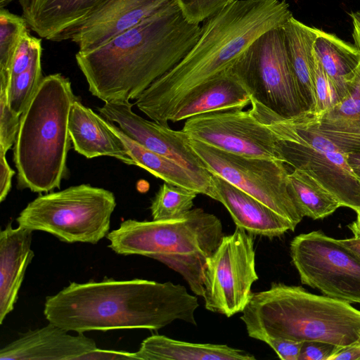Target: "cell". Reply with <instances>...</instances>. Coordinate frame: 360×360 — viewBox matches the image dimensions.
<instances>
[{
  "instance_id": "obj_39",
  "label": "cell",
  "mask_w": 360,
  "mask_h": 360,
  "mask_svg": "<svg viewBox=\"0 0 360 360\" xmlns=\"http://www.w3.org/2000/svg\"><path fill=\"white\" fill-rule=\"evenodd\" d=\"M329 360H360V340L352 345L339 347Z\"/></svg>"
},
{
  "instance_id": "obj_34",
  "label": "cell",
  "mask_w": 360,
  "mask_h": 360,
  "mask_svg": "<svg viewBox=\"0 0 360 360\" xmlns=\"http://www.w3.org/2000/svg\"><path fill=\"white\" fill-rule=\"evenodd\" d=\"M7 92L0 89V150L5 153L15 144L20 124V116L8 105Z\"/></svg>"
},
{
  "instance_id": "obj_33",
  "label": "cell",
  "mask_w": 360,
  "mask_h": 360,
  "mask_svg": "<svg viewBox=\"0 0 360 360\" xmlns=\"http://www.w3.org/2000/svg\"><path fill=\"white\" fill-rule=\"evenodd\" d=\"M321 117L330 120H360V65L349 84L347 96Z\"/></svg>"
},
{
  "instance_id": "obj_20",
  "label": "cell",
  "mask_w": 360,
  "mask_h": 360,
  "mask_svg": "<svg viewBox=\"0 0 360 360\" xmlns=\"http://www.w3.org/2000/svg\"><path fill=\"white\" fill-rule=\"evenodd\" d=\"M69 131L75 150L87 158L110 156L135 165L121 139L105 123L104 118L76 100L69 115Z\"/></svg>"
},
{
  "instance_id": "obj_13",
  "label": "cell",
  "mask_w": 360,
  "mask_h": 360,
  "mask_svg": "<svg viewBox=\"0 0 360 360\" xmlns=\"http://www.w3.org/2000/svg\"><path fill=\"white\" fill-rule=\"evenodd\" d=\"M182 130L190 139L225 152L279 160L271 132L250 109L195 115L186 120Z\"/></svg>"
},
{
  "instance_id": "obj_42",
  "label": "cell",
  "mask_w": 360,
  "mask_h": 360,
  "mask_svg": "<svg viewBox=\"0 0 360 360\" xmlns=\"http://www.w3.org/2000/svg\"><path fill=\"white\" fill-rule=\"evenodd\" d=\"M338 241L360 259V238L353 237L349 239L338 240Z\"/></svg>"
},
{
  "instance_id": "obj_22",
  "label": "cell",
  "mask_w": 360,
  "mask_h": 360,
  "mask_svg": "<svg viewBox=\"0 0 360 360\" xmlns=\"http://www.w3.org/2000/svg\"><path fill=\"white\" fill-rule=\"evenodd\" d=\"M106 125L122 141L134 160L140 167L165 182L195 191L216 200L212 180L205 179L174 161L151 151L126 135L118 126L104 118Z\"/></svg>"
},
{
  "instance_id": "obj_28",
  "label": "cell",
  "mask_w": 360,
  "mask_h": 360,
  "mask_svg": "<svg viewBox=\"0 0 360 360\" xmlns=\"http://www.w3.org/2000/svg\"><path fill=\"white\" fill-rule=\"evenodd\" d=\"M198 194L195 191L165 182L151 201L153 220L170 219L186 214L193 209Z\"/></svg>"
},
{
  "instance_id": "obj_41",
  "label": "cell",
  "mask_w": 360,
  "mask_h": 360,
  "mask_svg": "<svg viewBox=\"0 0 360 360\" xmlns=\"http://www.w3.org/2000/svg\"><path fill=\"white\" fill-rule=\"evenodd\" d=\"M349 15L352 20V37L354 40L355 46L360 51V11H352Z\"/></svg>"
},
{
  "instance_id": "obj_40",
  "label": "cell",
  "mask_w": 360,
  "mask_h": 360,
  "mask_svg": "<svg viewBox=\"0 0 360 360\" xmlns=\"http://www.w3.org/2000/svg\"><path fill=\"white\" fill-rule=\"evenodd\" d=\"M346 153L347 162L360 181V151L348 152Z\"/></svg>"
},
{
  "instance_id": "obj_10",
  "label": "cell",
  "mask_w": 360,
  "mask_h": 360,
  "mask_svg": "<svg viewBox=\"0 0 360 360\" xmlns=\"http://www.w3.org/2000/svg\"><path fill=\"white\" fill-rule=\"evenodd\" d=\"M189 143L210 174L262 202L295 229L302 221L304 217L289 192L284 162L225 152L190 138Z\"/></svg>"
},
{
  "instance_id": "obj_35",
  "label": "cell",
  "mask_w": 360,
  "mask_h": 360,
  "mask_svg": "<svg viewBox=\"0 0 360 360\" xmlns=\"http://www.w3.org/2000/svg\"><path fill=\"white\" fill-rule=\"evenodd\" d=\"M339 347L324 342H303L299 360H329Z\"/></svg>"
},
{
  "instance_id": "obj_7",
  "label": "cell",
  "mask_w": 360,
  "mask_h": 360,
  "mask_svg": "<svg viewBox=\"0 0 360 360\" xmlns=\"http://www.w3.org/2000/svg\"><path fill=\"white\" fill-rule=\"evenodd\" d=\"M250 110L271 132L280 160L311 175L340 202L360 211V181L347 153L317 129L308 112L284 117L251 98Z\"/></svg>"
},
{
  "instance_id": "obj_8",
  "label": "cell",
  "mask_w": 360,
  "mask_h": 360,
  "mask_svg": "<svg viewBox=\"0 0 360 360\" xmlns=\"http://www.w3.org/2000/svg\"><path fill=\"white\" fill-rule=\"evenodd\" d=\"M116 207L111 191L89 184L40 195L20 212L19 226L49 233L62 242L96 244L107 236Z\"/></svg>"
},
{
  "instance_id": "obj_5",
  "label": "cell",
  "mask_w": 360,
  "mask_h": 360,
  "mask_svg": "<svg viewBox=\"0 0 360 360\" xmlns=\"http://www.w3.org/2000/svg\"><path fill=\"white\" fill-rule=\"evenodd\" d=\"M77 99L68 78L59 73L43 78L20 116L14 144L18 188L47 193L60 188L67 178L72 143L69 115Z\"/></svg>"
},
{
  "instance_id": "obj_37",
  "label": "cell",
  "mask_w": 360,
  "mask_h": 360,
  "mask_svg": "<svg viewBox=\"0 0 360 360\" xmlns=\"http://www.w3.org/2000/svg\"><path fill=\"white\" fill-rule=\"evenodd\" d=\"M138 359L136 352H129L125 351H116L96 348L82 356V360H118Z\"/></svg>"
},
{
  "instance_id": "obj_18",
  "label": "cell",
  "mask_w": 360,
  "mask_h": 360,
  "mask_svg": "<svg viewBox=\"0 0 360 360\" xmlns=\"http://www.w3.org/2000/svg\"><path fill=\"white\" fill-rule=\"evenodd\" d=\"M212 181L216 200L226 208L236 227L270 238L295 230L289 221L221 177L212 174Z\"/></svg>"
},
{
  "instance_id": "obj_27",
  "label": "cell",
  "mask_w": 360,
  "mask_h": 360,
  "mask_svg": "<svg viewBox=\"0 0 360 360\" xmlns=\"http://www.w3.org/2000/svg\"><path fill=\"white\" fill-rule=\"evenodd\" d=\"M22 16L0 10V89L8 90L13 58L23 34L28 30Z\"/></svg>"
},
{
  "instance_id": "obj_38",
  "label": "cell",
  "mask_w": 360,
  "mask_h": 360,
  "mask_svg": "<svg viewBox=\"0 0 360 360\" xmlns=\"http://www.w3.org/2000/svg\"><path fill=\"white\" fill-rule=\"evenodd\" d=\"M6 153L0 150V202H3L7 197L11 188V181L15 171L8 165Z\"/></svg>"
},
{
  "instance_id": "obj_17",
  "label": "cell",
  "mask_w": 360,
  "mask_h": 360,
  "mask_svg": "<svg viewBox=\"0 0 360 360\" xmlns=\"http://www.w3.org/2000/svg\"><path fill=\"white\" fill-rule=\"evenodd\" d=\"M108 0H19L22 17L39 37L66 40Z\"/></svg>"
},
{
  "instance_id": "obj_29",
  "label": "cell",
  "mask_w": 360,
  "mask_h": 360,
  "mask_svg": "<svg viewBox=\"0 0 360 360\" xmlns=\"http://www.w3.org/2000/svg\"><path fill=\"white\" fill-rule=\"evenodd\" d=\"M41 58V53H39L25 71L11 77L7 92L8 103L19 116L29 105L44 78Z\"/></svg>"
},
{
  "instance_id": "obj_11",
  "label": "cell",
  "mask_w": 360,
  "mask_h": 360,
  "mask_svg": "<svg viewBox=\"0 0 360 360\" xmlns=\"http://www.w3.org/2000/svg\"><path fill=\"white\" fill-rule=\"evenodd\" d=\"M292 262L301 282L324 295L360 304V259L338 240L314 231L295 236Z\"/></svg>"
},
{
  "instance_id": "obj_3",
  "label": "cell",
  "mask_w": 360,
  "mask_h": 360,
  "mask_svg": "<svg viewBox=\"0 0 360 360\" xmlns=\"http://www.w3.org/2000/svg\"><path fill=\"white\" fill-rule=\"evenodd\" d=\"M198 298L180 284L134 278L71 282L46 297L49 323L77 333L117 329L158 330L176 320L196 325Z\"/></svg>"
},
{
  "instance_id": "obj_16",
  "label": "cell",
  "mask_w": 360,
  "mask_h": 360,
  "mask_svg": "<svg viewBox=\"0 0 360 360\" xmlns=\"http://www.w3.org/2000/svg\"><path fill=\"white\" fill-rule=\"evenodd\" d=\"M97 348L91 338L73 335L60 326L49 323L46 326L23 333L2 347L1 360H82L86 353Z\"/></svg>"
},
{
  "instance_id": "obj_19",
  "label": "cell",
  "mask_w": 360,
  "mask_h": 360,
  "mask_svg": "<svg viewBox=\"0 0 360 360\" xmlns=\"http://www.w3.org/2000/svg\"><path fill=\"white\" fill-rule=\"evenodd\" d=\"M32 231L13 228L10 222L0 232V323L13 310L19 290L34 253Z\"/></svg>"
},
{
  "instance_id": "obj_9",
  "label": "cell",
  "mask_w": 360,
  "mask_h": 360,
  "mask_svg": "<svg viewBox=\"0 0 360 360\" xmlns=\"http://www.w3.org/2000/svg\"><path fill=\"white\" fill-rule=\"evenodd\" d=\"M251 98L284 117L304 112L282 27L257 38L231 66Z\"/></svg>"
},
{
  "instance_id": "obj_44",
  "label": "cell",
  "mask_w": 360,
  "mask_h": 360,
  "mask_svg": "<svg viewBox=\"0 0 360 360\" xmlns=\"http://www.w3.org/2000/svg\"><path fill=\"white\" fill-rule=\"evenodd\" d=\"M12 0H0V6L4 8L5 6L8 4Z\"/></svg>"
},
{
  "instance_id": "obj_23",
  "label": "cell",
  "mask_w": 360,
  "mask_h": 360,
  "mask_svg": "<svg viewBox=\"0 0 360 360\" xmlns=\"http://www.w3.org/2000/svg\"><path fill=\"white\" fill-rule=\"evenodd\" d=\"M139 360H255L241 349L226 345L191 343L162 335L143 340L136 352Z\"/></svg>"
},
{
  "instance_id": "obj_43",
  "label": "cell",
  "mask_w": 360,
  "mask_h": 360,
  "mask_svg": "<svg viewBox=\"0 0 360 360\" xmlns=\"http://www.w3.org/2000/svg\"><path fill=\"white\" fill-rule=\"evenodd\" d=\"M356 214V220L349 224L347 227L353 233L354 238H360V211Z\"/></svg>"
},
{
  "instance_id": "obj_36",
  "label": "cell",
  "mask_w": 360,
  "mask_h": 360,
  "mask_svg": "<svg viewBox=\"0 0 360 360\" xmlns=\"http://www.w3.org/2000/svg\"><path fill=\"white\" fill-rule=\"evenodd\" d=\"M283 360H299L302 342L281 338H266L264 341Z\"/></svg>"
},
{
  "instance_id": "obj_15",
  "label": "cell",
  "mask_w": 360,
  "mask_h": 360,
  "mask_svg": "<svg viewBox=\"0 0 360 360\" xmlns=\"http://www.w3.org/2000/svg\"><path fill=\"white\" fill-rule=\"evenodd\" d=\"M172 0H108L72 31L66 40L75 42L80 52L105 44L136 25Z\"/></svg>"
},
{
  "instance_id": "obj_6",
  "label": "cell",
  "mask_w": 360,
  "mask_h": 360,
  "mask_svg": "<svg viewBox=\"0 0 360 360\" xmlns=\"http://www.w3.org/2000/svg\"><path fill=\"white\" fill-rule=\"evenodd\" d=\"M224 236L217 216L194 208L170 219L125 220L106 238L115 253L156 259L178 272L191 291L202 297L207 260Z\"/></svg>"
},
{
  "instance_id": "obj_25",
  "label": "cell",
  "mask_w": 360,
  "mask_h": 360,
  "mask_svg": "<svg viewBox=\"0 0 360 360\" xmlns=\"http://www.w3.org/2000/svg\"><path fill=\"white\" fill-rule=\"evenodd\" d=\"M314 53L334 84L340 101L349 93V86L360 65V51L333 34L318 29Z\"/></svg>"
},
{
  "instance_id": "obj_31",
  "label": "cell",
  "mask_w": 360,
  "mask_h": 360,
  "mask_svg": "<svg viewBox=\"0 0 360 360\" xmlns=\"http://www.w3.org/2000/svg\"><path fill=\"white\" fill-rule=\"evenodd\" d=\"M313 87L315 97L314 116L321 117L340 102L335 87L314 53Z\"/></svg>"
},
{
  "instance_id": "obj_14",
  "label": "cell",
  "mask_w": 360,
  "mask_h": 360,
  "mask_svg": "<svg viewBox=\"0 0 360 360\" xmlns=\"http://www.w3.org/2000/svg\"><path fill=\"white\" fill-rule=\"evenodd\" d=\"M129 101L104 103L98 108L105 120L116 122L129 137L147 149L165 156L185 169L212 180V174L189 143L181 129L176 131L154 121L147 120L132 110Z\"/></svg>"
},
{
  "instance_id": "obj_1",
  "label": "cell",
  "mask_w": 360,
  "mask_h": 360,
  "mask_svg": "<svg viewBox=\"0 0 360 360\" xmlns=\"http://www.w3.org/2000/svg\"><path fill=\"white\" fill-rule=\"evenodd\" d=\"M292 16L284 0L235 1L202 22L199 37L186 55L134 104L153 121L168 125L193 91L230 68L257 38Z\"/></svg>"
},
{
  "instance_id": "obj_32",
  "label": "cell",
  "mask_w": 360,
  "mask_h": 360,
  "mask_svg": "<svg viewBox=\"0 0 360 360\" xmlns=\"http://www.w3.org/2000/svg\"><path fill=\"white\" fill-rule=\"evenodd\" d=\"M236 0H176L187 22L200 25Z\"/></svg>"
},
{
  "instance_id": "obj_24",
  "label": "cell",
  "mask_w": 360,
  "mask_h": 360,
  "mask_svg": "<svg viewBox=\"0 0 360 360\" xmlns=\"http://www.w3.org/2000/svg\"><path fill=\"white\" fill-rule=\"evenodd\" d=\"M285 46L296 80L304 112L315 108L313 87V46L318 28L309 27L292 16L282 26Z\"/></svg>"
},
{
  "instance_id": "obj_4",
  "label": "cell",
  "mask_w": 360,
  "mask_h": 360,
  "mask_svg": "<svg viewBox=\"0 0 360 360\" xmlns=\"http://www.w3.org/2000/svg\"><path fill=\"white\" fill-rule=\"evenodd\" d=\"M240 319L248 335L262 342L281 338L345 347L360 340V310L350 303L281 283L252 292Z\"/></svg>"
},
{
  "instance_id": "obj_30",
  "label": "cell",
  "mask_w": 360,
  "mask_h": 360,
  "mask_svg": "<svg viewBox=\"0 0 360 360\" xmlns=\"http://www.w3.org/2000/svg\"><path fill=\"white\" fill-rule=\"evenodd\" d=\"M309 113L320 132L344 152L360 151V120H330Z\"/></svg>"
},
{
  "instance_id": "obj_26",
  "label": "cell",
  "mask_w": 360,
  "mask_h": 360,
  "mask_svg": "<svg viewBox=\"0 0 360 360\" xmlns=\"http://www.w3.org/2000/svg\"><path fill=\"white\" fill-rule=\"evenodd\" d=\"M288 189L303 217L323 219L342 207L334 195L304 171L294 169L288 174Z\"/></svg>"
},
{
  "instance_id": "obj_12",
  "label": "cell",
  "mask_w": 360,
  "mask_h": 360,
  "mask_svg": "<svg viewBox=\"0 0 360 360\" xmlns=\"http://www.w3.org/2000/svg\"><path fill=\"white\" fill-rule=\"evenodd\" d=\"M253 235L236 227L224 236L203 272L205 307L231 317L242 312L258 280Z\"/></svg>"
},
{
  "instance_id": "obj_21",
  "label": "cell",
  "mask_w": 360,
  "mask_h": 360,
  "mask_svg": "<svg viewBox=\"0 0 360 360\" xmlns=\"http://www.w3.org/2000/svg\"><path fill=\"white\" fill-rule=\"evenodd\" d=\"M251 103V94L231 67L193 91L170 121L217 111L243 109Z\"/></svg>"
},
{
  "instance_id": "obj_2",
  "label": "cell",
  "mask_w": 360,
  "mask_h": 360,
  "mask_svg": "<svg viewBox=\"0 0 360 360\" xmlns=\"http://www.w3.org/2000/svg\"><path fill=\"white\" fill-rule=\"evenodd\" d=\"M200 25L189 23L172 0L101 46L75 58L90 93L104 103L129 101L174 68L198 40Z\"/></svg>"
}]
</instances>
